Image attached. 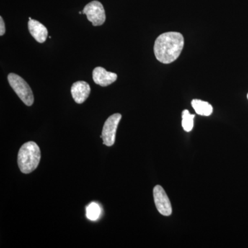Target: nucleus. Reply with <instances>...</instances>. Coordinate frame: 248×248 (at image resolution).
I'll list each match as a JSON object with an SVG mask.
<instances>
[{"label":"nucleus","mask_w":248,"mask_h":248,"mask_svg":"<svg viewBox=\"0 0 248 248\" xmlns=\"http://www.w3.org/2000/svg\"><path fill=\"white\" fill-rule=\"evenodd\" d=\"M184 46V37L180 32H164L155 40V58L165 64L172 63L179 58Z\"/></svg>","instance_id":"1"},{"label":"nucleus","mask_w":248,"mask_h":248,"mask_svg":"<svg viewBox=\"0 0 248 248\" xmlns=\"http://www.w3.org/2000/svg\"><path fill=\"white\" fill-rule=\"evenodd\" d=\"M40 148L33 141L24 143L18 153V166L24 174H29L35 170L40 164Z\"/></svg>","instance_id":"2"},{"label":"nucleus","mask_w":248,"mask_h":248,"mask_svg":"<svg viewBox=\"0 0 248 248\" xmlns=\"http://www.w3.org/2000/svg\"><path fill=\"white\" fill-rule=\"evenodd\" d=\"M8 81L21 100L28 107L32 106L34 102L33 93L27 81L15 73H10L8 76Z\"/></svg>","instance_id":"3"},{"label":"nucleus","mask_w":248,"mask_h":248,"mask_svg":"<svg viewBox=\"0 0 248 248\" xmlns=\"http://www.w3.org/2000/svg\"><path fill=\"white\" fill-rule=\"evenodd\" d=\"M121 119L122 115L120 113H115L110 116L104 123L101 138H102L103 143L106 146H112L115 143L116 132Z\"/></svg>","instance_id":"4"},{"label":"nucleus","mask_w":248,"mask_h":248,"mask_svg":"<svg viewBox=\"0 0 248 248\" xmlns=\"http://www.w3.org/2000/svg\"><path fill=\"white\" fill-rule=\"evenodd\" d=\"M83 14L87 16L88 19L94 27L102 25L105 22V10L100 1L94 0L86 5Z\"/></svg>","instance_id":"5"},{"label":"nucleus","mask_w":248,"mask_h":248,"mask_svg":"<svg viewBox=\"0 0 248 248\" xmlns=\"http://www.w3.org/2000/svg\"><path fill=\"white\" fill-rule=\"evenodd\" d=\"M153 197L155 205L159 213L164 216H170L172 213V205L167 194L161 186H155L153 189Z\"/></svg>","instance_id":"6"},{"label":"nucleus","mask_w":248,"mask_h":248,"mask_svg":"<svg viewBox=\"0 0 248 248\" xmlns=\"http://www.w3.org/2000/svg\"><path fill=\"white\" fill-rule=\"evenodd\" d=\"M93 79L96 84L105 87L115 82L117 76L115 73L107 71L102 67H96L93 71Z\"/></svg>","instance_id":"7"},{"label":"nucleus","mask_w":248,"mask_h":248,"mask_svg":"<svg viewBox=\"0 0 248 248\" xmlns=\"http://www.w3.org/2000/svg\"><path fill=\"white\" fill-rule=\"evenodd\" d=\"M71 94L77 104H82L89 97L91 89L90 85L84 81L75 82L71 87Z\"/></svg>","instance_id":"8"},{"label":"nucleus","mask_w":248,"mask_h":248,"mask_svg":"<svg viewBox=\"0 0 248 248\" xmlns=\"http://www.w3.org/2000/svg\"><path fill=\"white\" fill-rule=\"evenodd\" d=\"M28 27H29L31 35L37 42L44 43L46 40L47 37H48V30L42 23L35 20V19H31V20H29Z\"/></svg>","instance_id":"9"},{"label":"nucleus","mask_w":248,"mask_h":248,"mask_svg":"<svg viewBox=\"0 0 248 248\" xmlns=\"http://www.w3.org/2000/svg\"><path fill=\"white\" fill-rule=\"evenodd\" d=\"M192 106L196 113L198 115L208 117L213 113V107L208 102H204L200 99H193L192 101Z\"/></svg>","instance_id":"10"},{"label":"nucleus","mask_w":248,"mask_h":248,"mask_svg":"<svg viewBox=\"0 0 248 248\" xmlns=\"http://www.w3.org/2000/svg\"><path fill=\"white\" fill-rule=\"evenodd\" d=\"M102 209L100 205L95 202L90 203L86 208V217L91 221H97L101 216Z\"/></svg>","instance_id":"11"},{"label":"nucleus","mask_w":248,"mask_h":248,"mask_svg":"<svg viewBox=\"0 0 248 248\" xmlns=\"http://www.w3.org/2000/svg\"><path fill=\"white\" fill-rule=\"evenodd\" d=\"M195 117V115H192L187 110L183 111L182 127L186 132H190L193 128Z\"/></svg>","instance_id":"12"},{"label":"nucleus","mask_w":248,"mask_h":248,"mask_svg":"<svg viewBox=\"0 0 248 248\" xmlns=\"http://www.w3.org/2000/svg\"><path fill=\"white\" fill-rule=\"evenodd\" d=\"M5 32H6V28H5L4 22L2 17H0V35H4Z\"/></svg>","instance_id":"13"},{"label":"nucleus","mask_w":248,"mask_h":248,"mask_svg":"<svg viewBox=\"0 0 248 248\" xmlns=\"http://www.w3.org/2000/svg\"><path fill=\"white\" fill-rule=\"evenodd\" d=\"M247 97H248V95H247Z\"/></svg>","instance_id":"14"}]
</instances>
